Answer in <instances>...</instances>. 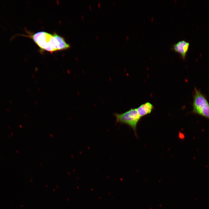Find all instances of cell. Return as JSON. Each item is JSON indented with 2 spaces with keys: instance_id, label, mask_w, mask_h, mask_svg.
<instances>
[{
  "instance_id": "ba28073f",
  "label": "cell",
  "mask_w": 209,
  "mask_h": 209,
  "mask_svg": "<svg viewBox=\"0 0 209 209\" xmlns=\"http://www.w3.org/2000/svg\"><path fill=\"white\" fill-rule=\"evenodd\" d=\"M96 39H97V40H98V37L97 36H96Z\"/></svg>"
},
{
  "instance_id": "5b68a950",
  "label": "cell",
  "mask_w": 209,
  "mask_h": 209,
  "mask_svg": "<svg viewBox=\"0 0 209 209\" xmlns=\"http://www.w3.org/2000/svg\"><path fill=\"white\" fill-rule=\"evenodd\" d=\"M154 108L152 104L147 102L141 105L136 109L139 115L141 118L150 114Z\"/></svg>"
},
{
  "instance_id": "8992f818",
  "label": "cell",
  "mask_w": 209,
  "mask_h": 209,
  "mask_svg": "<svg viewBox=\"0 0 209 209\" xmlns=\"http://www.w3.org/2000/svg\"><path fill=\"white\" fill-rule=\"evenodd\" d=\"M98 8H100L101 7L100 4V3H98Z\"/></svg>"
},
{
  "instance_id": "3957f363",
  "label": "cell",
  "mask_w": 209,
  "mask_h": 209,
  "mask_svg": "<svg viewBox=\"0 0 209 209\" xmlns=\"http://www.w3.org/2000/svg\"><path fill=\"white\" fill-rule=\"evenodd\" d=\"M116 123L126 125L132 128L137 137L136 128L138 122L141 118L139 115L136 108H131L121 113H114Z\"/></svg>"
},
{
  "instance_id": "7a4b0ae2",
  "label": "cell",
  "mask_w": 209,
  "mask_h": 209,
  "mask_svg": "<svg viewBox=\"0 0 209 209\" xmlns=\"http://www.w3.org/2000/svg\"><path fill=\"white\" fill-rule=\"evenodd\" d=\"M194 91L192 113L209 120V103L206 97L196 88Z\"/></svg>"
},
{
  "instance_id": "52a82bcc",
  "label": "cell",
  "mask_w": 209,
  "mask_h": 209,
  "mask_svg": "<svg viewBox=\"0 0 209 209\" xmlns=\"http://www.w3.org/2000/svg\"><path fill=\"white\" fill-rule=\"evenodd\" d=\"M89 8L91 10V6H89Z\"/></svg>"
},
{
  "instance_id": "277c9868",
  "label": "cell",
  "mask_w": 209,
  "mask_h": 209,
  "mask_svg": "<svg viewBox=\"0 0 209 209\" xmlns=\"http://www.w3.org/2000/svg\"><path fill=\"white\" fill-rule=\"evenodd\" d=\"M189 46L190 44L188 42L183 40L173 44L171 49L179 53L182 58L184 60L185 59Z\"/></svg>"
},
{
  "instance_id": "6da1fadb",
  "label": "cell",
  "mask_w": 209,
  "mask_h": 209,
  "mask_svg": "<svg viewBox=\"0 0 209 209\" xmlns=\"http://www.w3.org/2000/svg\"><path fill=\"white\" fill-rule=\"evenodd\" d=\"M25 36L32 39L42 51L52 53L67 49L70 46L64 37L55 33L51 34L41 31Z\"/></svg>"
}]
</instances>
